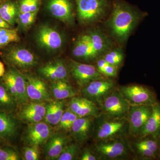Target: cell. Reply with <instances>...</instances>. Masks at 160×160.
Returning <instances> with one entry per match:
<instances>
[{"label":"cell","mask_w":160,"mask_h":160,"mask_svg":"<svg viewBox=\"0 0 160 160\" xmlns=\"http://www.w3.org/2000/svg\"><path fill=\"white\" fill-rule=\"evenodd\" d=\"M2 28L11 29V26L0 17V29Z\"/></svg>","instance_id":"41"},{"label":"cell","mask_w":160,"mask_h":160,"mask_svg":"<svg viewBox=\"0 0 160 160\" xmlns=\"http://www.w3.org/2000/svg\"><path fill=\"white\" fill-rule=\"evenodd\" d=\"M14 78L15 86L17 93L19 106L28 102L29 100L27 93V81L25 74L14 67L9 68Z\"/></svg>","instance_id":"26"},{"label":"cell","mask_w":160,"mask_h":160,"mask_svg":"<svg viewBox=\"0 0 160 160\" xmlns=\"http://www.w3.org/2000/svg\"><path fill=\"white\" fill-rule=\"evenodd\" d=\"M79 159L81 160H101L98 155L95 151H92L89 149H85L80 155Z\"/></svg>","instance_id":"39"},{"label":"cell","mask_w":160,"mask_h":160,"mask_svg":"<svg viewBox=\"0 0 160 160\" xmlns=\"http://www.w3.org/2000/svg\"><path fill=\"white\" fill-rule=\"evenodd\" d=\"M18 118L12 113L0 109V136L7 142H10L16 137L18 131Z\"/></svg>","instance_id":"21"},{"label":"cell","mask_w":160,"mask_h":160,"mask_svg":"<svg viewBox=\"0 0 160 160\" xmlns=\"http://www.w3.org/2000/svg\"><path fill=\"white\" fill-rule=\"evenodd\" d=\"M129 134L127 117L112 118L100 113L94 120L93 136L96 142L118 138H125Z\"/></svg>","instance_id":"2"},{"label":"cell","mask_w":160,"mask_h":160,"mask_svg":"<svg viewBox=\"0 0 160 160\" xmlns=\"http://www.w3.org/2000/svg\"><path fill=\"white\" fill-rule=\"evenodd\" d=\"M94 151L101 160L125 159L129 155V146L125 138L96 142Z\"/></svg>","instance_id":"4"},{"label":"cell","mask_w":160,"mask_h":160,"mask_svg":"<svg viewBox=\"0 0 160 160\" xmlns=\"http://www.w3.org/2000/svg\"><path fill=\"white\" fill-rule=\"evenodd\" d=\"M5 1H6V0H0V6H1V4H2Z\"/></svg>","instance_id":"44"},{"label":"cell","mask_w":160,"mask_h":160,"mask_svg":"<svg viewBox=\"0 0 160 160\" xmlns=\"http://www.w3.org/2000/svg\"><path fill=\"white\" fill-rule=\"evenodd\" d=\"M25 75L27 81V93L29 101L49 102L52 100L50 88L42 78L35 75Z\"/></svg>","instance_id":"13"},{"label":"cell","mask_w":160,"mask_h":160,"mask_svg":"<svg viewBox=\"0 0 160 160\" xmlns=\"http://www.w3.org/2000/svg\"><path fill=\"white\" fill-rule=\"evenodd\" d=\"M80 144L69 142L63 149L61 154L57 160H76L79 154Z\"/></svg>","instance_id":"30"},{"label":"cell","mask_w":160,"mask_h":160,"mask_svg":"<svg viewBox=\"0 0 160 160\" xmlns=\"http://www.w3.org/2000/svg\"><path fill=\"white\" fill-rule=\"evenodd\" d=\"M22 159L19 152L15 148L9 146H0V160Z\"/></svg>","instance_id":"32"},{"label":"cell","mask_w":160,"mask_h":160,"mask_svg":"<svg viewBox=\"0 0 160 160\" xmlns=\"http://www.w3.org/2000/svg\"><path fill=\"white\" fill-rule=\"evenodd\" d=\"M20 12L39 11L42 0H17Z\"/></svg>","instance_id":"31"},{"label":"cell","mask_w":160,"mask_h":160,"mask_svg":"<svg viewBox=\"0 0 160 160\" xmlns=\"http://www.w3.org/2000/svg\"><path fill=\"white\" fill-rule=\"evenodd\" d=\"M115 85L113 80L105 77L87 84L82 88L81 92L84 97L100 106L105 98L116 89Z\"/></svg>","instance_id":"6"},{"label":"cell","mask_w":160,"mask_h":160,"mask_svg":"<svg viewBox=\"0 0 160 160\" xmlns=\"http://www.w3.org/2000/svg\"><path fill=\"white\" fill-rule=\"evenodd\" d=\"M36 38L38 46L47 50H58L63 45L62 37L59 32L46 25L40 27Z\"/></svg>","instance_id":"16"},{"label":"cell","mask_w":160,"mask_h":160,"mask_svg":"<svg viewBox=\"0 0 160 160\" xmlns=\"http://www.w3.org/2000/svg\"><path fill=\"white\" fill-rule=\"evenodd\" d=\"M118 68L108 63L103 69L102 74L107 78H114L117 76Z\"/></svg>","instance_id":"40"},{"label":"cell","mask_w":160,"mask_h":160,"mask_svg":"<svg viewBox=\"0 0 160 160\" xmlns=\"http://www.w3.org/2000/svg\"><path fill=\"white\" fill-rule=\"evenodd\" d=\"M18 107L16 100L10 94L4 83L0 81V109L12 113Z\"/></svg>","instance_id":"28"},{"label":"cell","mask_w":160,"mask_h":160,"mask_svg":"<svg viewBox=\"0 0 160 160\" xmlns=\"http://www.w3.org/2000/svg\"><path fill=\"white\" fill-rule=\"evenodd\" d=\"M159 158L160 159V149L159 155Z\"/></svg>","instance_id":"45"},{"label":"cell","mask_w":160,"mask_h":160,"mask_svg":"<svg viewBox=\"0 0 160 160\" xmlns=\"http://www.w3.org/2000/svg\"><path fill=\"white\" fill-rule=\"evenodd\" d=\"M48 102H28L21 106L17 118L28 124L44 121Z\"/></svg>","instance_id":"14"},{"label":"cell","mask_w":160,"mask_h":160,"mask_svg":"<svg viewBox=\"0 0 160 160\" xmlns=\"http://www.w3.org/2000/svg\"><path fill=\"white\" fill-rule=\"evenodd\" d=\"M43 78L51 82L58 81L69 82V75L68 66L61 60H55L46 63L38 70Z\"/></svg>","instance_id":"15"},{"label":"cell","mask_w":160,"mask_h":160,"mask_svg":"<svg viewBox=\"0 0 160 160\" xmlns=\"http://www.w3.org/2000/svg\"><path fill=\"white\" fill-rule=\"evenodd\" d=\"M6 62L10 67L19 71H28L38 65V59L33 53L26 48L14 47L9 49L4 55Z\"/></svg>","instance_id":"8"},{"label":"cell","mask_w":160,"mask_h":160,"mask_svg":"<svg viewBox=\"0 0 160 160\" xmlns=\"http://www.w3.org/2000/svg\"><path fill=\"white\" fill-rule=\"evenodd\" d=\"M92 116L78 117L70 129L71 135L80 144L86 142L93 134L94 120Z\"/></svg>","instance_id":"17"},{"label":"cell","mask_w":160,"mask_h":160,"mask_svg":"<svg viewBox=\"0 0 160 160\" xmlns=\"http://www.w3.org/2000/svg\"><path fill=\"white\" fill-rule=\"evenodd\" d=\"M5 72L6 71H5L4 64L2 62H0V77H2L5 74Z\"/></svg>","instance_id":"42"},{"label":"cell","mask_w":160,"mask_h":160,"mask_svg":"<svg viewBox=\"0 0 160 160\" xmlns=\"http://www.w3.org/2000/svg\"><path fill=\"white\" fill-rule=\"evenodd\" d=\"M134 146L138 154L143 158L153 160L158 157V156L154 152L152 151L145 146L138 144L136 142L134 143Z\"/></svg>","instance_id":"37"},{"label":"cell","mask_w":160,"mask_h":160,"mask_svg":"<svg viewBox=\"0 0 160 160\" xmlns=\"http://www.w3.org/2000/svg\"><path fill=\"white\" fill-rule=\"evenodd\" d=\"M118 89L131 106H153L158 102L154 92L146 86L131 85L121 86Z\"/></svg>","instance_id":"7"},{"label":"cell","mask_w":160,"mask_h":160,"mask_svg":"<svg viewBox=\"0 0 160 160\" xmlns=\"http://www.w3.org/2000/svg\"><path fill=\"white\" fill-rule=\"evenodd\" d=\"M6 142V141L0 136V145L4 144V143Z\"/></svg>","instance_id":"43"},{"label":"cell","mask_w":160,"mask_h":160,"mask_svg":"<svg viewBox=\"0 0 160 160\" xmlns=\"http://www.w3.org/2000/svg\"><path fill=\"white\" fill-rule=\"evenodd\" d=\"M53 133L52 126L43 121L28 124L23 133L22 139L26 145L40 147L44 145Z\"/></svg>","instance_id":"10"},{"label":"cell","mask_w":160,"mask_h":160,"mask_svg":"<svg viewBox=\"0 0 160 160\" xmlns=\"http://www.w3.org/2000/svg\"><path fill=\"white\" fill-rule=\"evenodd\" d=\"M22 159L38 160L41 158V152L39 146H28L23 147L22 150Z\"/></svg>","instance_id":"34"},{"label":"cell","mask_w":160,"mask_h":160,"mask_svg":"<svg viewBox=\"0 0 160 160\" xmlns=\"http://www.w3.org/2000/svg\"><path fill=\"white\" fill-rule=\"evenodd\" d=\"M130 106L118 89H115L103 100L99 108L101 114L120 118L127 117Z\"/></svg>","instance_id":"5"},{"label":"cell","mask_w":160,"mask_h":160,"mask_svg":"<svg viewBox=\"0 0 160 160\" xmlns=\"http://www.w3.org/2000/svg\"><path fill=\"white\" fill-rule=\"evenodd\" d=\"M46 9L53 17L63 22L72 25L74 22L75 0H42Z\"/></svg>","instance_id":"11"},{"label":"cell","mask_w":160,"mask_h":160,"mask_svg":"<svg viewBox=\"0 0 160 160\" xmlns=\"http://www.w3.org/2000/svg\"><path fill=\"white\" fill-rule=\"evenodd\" d=\"M152 106H130L127 115L129 122V134L134 137L139 136L151 114Z\"/></svg>","instance_id":"12"},{"label":"cell","mask_w":160,"mask_h":160,"mask_svg":"<svg viewBox=\"0 0 160 160\" xmlns=\"http://www.w3.org/2000/svg\"><path fill=\"white\" fill-rule=\"evenodd\" d=\"M65 100H52L47 103L44 121L52 126H57L65 111Z\"/></svg>","instance_id":"24"},{"label":"cell","mask_w":160,"mask_h":160,"mask_svg":"<svg viewBox=\"0 0 160 160\" xmlns=\"http://www.w3.org/2000/svg\"><path fill=\"white\" fill-rule=\"evenodd\" d=\"M141 138L136 143L154 152L159 157L160 149L159 139L155 138L151 136H146Z\"/></svg>","instance_id":"35"},{"label":"cell","mask_w":160,"mask_h":160,"mask_svg":"<svg viewBox=\"0 0 160 160\" xmlns=\"http://www.w3.org/2000/svg\"><path fill=\"white\" fill-rule=\"evenodd\" d=\"M19 12L17 0H6L0 6V17L10 26L17 21Z\"/></svg>","instance_id":"27"},{"label":"cell","mask_w":160,"mask_h":160,"mask_svg":"<svg viewBox=\"0 0 160 160\" xmlns=\"http://www.w3.org/2000/svg\"><path fill=\"white\" fill-rule=\"evenodd\" d=\"M71 111L69 110V108L65 109L64 113L61 117V119L58 124L57 125L58 126L59 129L64 132H70V129L69 126V118Z\"/></svg>","instance_id":"38"},{"label":"cell","mask_w":160,"mask_h":160,"mask_svg":"<svg viewBox=\"0 0 160 160\" xmlns=\"http://www.w3.org/2000/svg\"><path fill=\"white\" fill-rule=\"evenodd\" d=\"M102 58L109 64L118 68L124 62V54L120 48H112L103 55Z\"/></svg>","instance_id":"29"},{"label":"cell","mask_w":160,"mask_h":160,"mask_svg":"<svg viewBox=\"0 0 160 160\" xmlns=\"http://www.w3.org/2000/svg\"><path fill=\"white\" fill-rule=\"evenodd\" d=\"M20 38L16 29H12L9 33L0 36V48L9 45L10 43L18 42Z\"/></svg>","instance_id":"36"},{"label":"cell","mask_w":160,"mask_h":160,"mask_svg":"<svg viewBox=\"0 0 160 160\" xmlns=\"http://www.w3.org/2000/svg\"><path fill=\"white\" fill-rule=\"evenodd\" d=\"M79 22L90 25L102 21L112 7V0H75Z\"/></svg>","instance_id":"3"},{"label":"cell","mask_w":160,"mask_h":160,"mask_svg":"<svg viewBox=\"0 0 160 160\" xmlns=\"http://www.w3.org/2000/svg\"><path fill=\"white\" fill-rule=\"evenodd\" d=\"M72 54L75 58L86 61H96L100 58L92 47L89 33L82 35L78 39Z\"/></svg>","instance_id":"20"},{"label":"cell","mask_w":160,"mask_h":160,"mask_svg":"<svg viewBox=\"0 0 160 160\" xmlns=\"http://www.w3.org/2000/svg\"><path fill=\"white\" fill-rule=\"evenodd\" d=\"M67 66L69 74L82 88L94 80L105 77L93 65L70 59Z\"/></svg>","instance_id":"9"},{"label":"cell","mask_w":160,"mask_h":160,"mask_svg":"<svg viewBox=\"0 0 160 160\" xmlns=\"http://www.w3.org/2000/svg\"><path fill=\"white\" fill-rule=\"evenodd\" d=\"M111 12L106 27L110 35L121 44L127 41L140 21L146 15V12L124 0H112Z\"/></svg>","instance_id":"1"},{"label":"cell","mask_w":160,"mask_h":160,"mask_svg":"<svg viewBox=\"0 0 160 160\" xmlns=\"http://www.w3.org/2000/svg\"><path fill=\"white\" fill-rule=\"evenodd\" d=\"M70 141V138L64 133H53L44 145L46 159L57 160Z\"/></svg>","instance_id":"19"},{"label":"cell","mask_w":160,"mask_h":160,"mask_svg":"<svg viewBox=\"0 0 160 160\" xmlns=\"http://www.w3.org/2000/svg\"><path fill=\"white\" fill-rule=\"evenodd\" d=\"M92 47L99 57L101 58L112 48V42L110 38L100 28L92 29L89 32Z\"/></svg>","instance_id":"23"},{"label":"cell","mask_w":160,"mask_h":160,"mask_svg":"<svg viewBox=\"0 0 160 160\" xmlns=\"http://www.w3.org/2000/svg\"><path fill=\"white\" fill-rule=\"evenodd\" d=\"M68 108L78 117L92 116L97 117L101 113L99 107L87 98L78 96L72 98Z\"/></svg>","instance_id":"18"},{"label":"cell","mask_w":160,"mask_h":160,"mask_svg":"<svg viewBox=\"0 0 160 160\" xmlns=\"http://www.w3.org/2000/svg\"><path fill=\"white\" fill-rule=\"evenodd\" d=\"M151 136L160 138V104L158 102L152 106V111L139 137Z\"/></svg>","instance_id":"22"},{"label":"cell","mask_w":160,"mask_h":160,"mask_svg":"<svg viewBox=\"0 0 160 160\" xmlns=\"http://www.w3.org/2000/svg\"><path fill=\"white\" fill-rule=\"evenodd\" d=\"M38 12V11L26 12H19L17 21L21 27L26 29L31 26L35 21Z\"/></svg>","instance_id":"33"},{"label":"cell","mask_w":160,"mask_h":160,"mask_svg":"<svg viewBox=\"0 0 160 160\" xmlns=\"http://www.w3.org/2000/svg\"><path fill=\"white\" fill-rule=\"evenodd\" d=\"M50 90L52 96L56 100H66L78 95L77 92L68 81L51 82Z\"/></svg>","instance_id":"25"}]
</instances>
